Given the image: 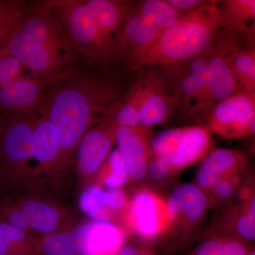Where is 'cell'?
<instances>
[{
  "label": "cell",
  "mask_w": 255,
  "mask_h": 255,
  "mask_svg": "<svg viewBox=\"0 0 255 255\" xmlns=\"http://www.w3.org/2000/svg\"><path fill=\"white\" fill-rule=\"evenodd\" d=\"M118 94L112 82L79 74L50 85L38 112L56 131L62 169L71 160L90 127L117 110L122 100Z\"/></svg>",
  "instance_id": "cell-1"
},
{
  "label": "cell",
  "mask_w": 255,
  "mask_h": 255,
  "mask_svg": "<svg viewBox=\"0 0 255 255\" xmlns=\"http://www.w3.org/2000/svg\"><path fill=\"white\" fill-rule=\"evenodd\" d=\"M4 48L46 85L78 74L80 52L59 21L39 4L26 10Z\"/></svg>",
  "instance_id": "cell-2"
},
{
  "label": "cell",
  "mask_w": 255,
  "mask_h": 255,
  "mask_svg": "<svg viewBox=\"0 0 255 255\" xmlns=\"http://www.w3.org/2000/svg\"><path fill=\"white\" fill-rule=\"evenodd\" d=\"M225 27L219 1H206L181 16L152 43L129 53L125 66L135 70L151 65L186 63L209 51Z\"/></svg>",
  "instance_id": "cell-3"
},
{
  "label": "cell",
  "mask_w": 255,
  "mask_h": 255,
  "mask_svg": "<svg viewBox=\"0 0 255 255\" xmlns=\"http://www.w3.org/2000/svg\"><path fill=\"white\" fill-rule=\"evenodd\" d=\"M36 114H14L0 122V189L29 187L35 180L32 165Z\"/></svg>",
  "instance_id": "cell-4"
},
{
  "label": "cell",
  "mask_w": 255,
  "mask_h": 255,
  "mask_svg": "<svg viewBox=\"0 0 255 255\" xmlns=\"http://www.w3.org/2000/svg\"><path fill=\"white\" fill-rule=\"evenodd\" d=\"M39 4L59 21L77 49L89 62L106 69L115 60L87 1L48 0Z\"/></svg>",
  "instance_id": "cell-5"
},
{
  "label": "cell",
  "mask_w": 255,
  "mask_h": 255,
  "mask_svg": "<svg viewBox=\"0 0 255 255\" xmlns=\"http://www.w3.org/2000/svg\"><path fill=\"white\" fill-rule=\"evenodd\" d=\"M167 199L169 228L161 243L167 253L181 251L204 236V226L211 209L205 193L193 182L182 183Z\"/></svg>",
  "instance_id": "cell-6"
},
{
  "label": "cell",
  "mask_w": 255,
  "mask_h": 255,
  "mask_svg": "<svg viewBox=\"0 0 255 255\" xmlns=\"http://www.w3.org/2000/svg\"><path fill=\"white\" fill-rule=\"evenodd\" d=\"M203 236L229 238L253 244L255 241V162L249 161L233 201L214 214Z\"/></svg>",
  "instance_id": "cell-7"
},
{
  "label": "cell",
  "mask_w": 255,
  "mask_h": 255,
  "mask_svg": "<svg viewBox=\"0 0 255 255\" xmlns=\"http://www.w3.org/2000/svg\"><path fill=\"white\" fill-rule=\"evenodd\" d=\"M238 40L233 32L224 28L210 50L205 88L192 117H201L206 121L217 104L241 91L227 58L230 48Z\"/></svg>",
  "instance_id": "cell-8"
},
{
  "label": "cell",
  "mask_w": 255,
  "mask_h": 255,
  "mask_svg": "<svg viewBox=\"0 0 255 255\" xmlns=\"http://www.w3.org/2000/svg\"><path fill=\"white\" fill-rule=\"evenodd\" d=\"M126 231L140 241L161 242L169 228L165 196L149 187L137 189L121 215Z\"/></svg>",
  "instance_id": "cell-9"
},
{
  "label": "cell",
  "mask_w": 255,
  "mask_h": 255,
  "mask_svg": "<svg viewBox=\"0 0 255 255\" xmlns=\"http://www.w3.org/2000/svg\"><path fill=\"white\" fill-rule=\"evenodd\" d=\"M255 117V94L241 90L221 101L206 119L210 131L233 139L248 138Z\"/></svg>",
  "instance_id": "cell-10"
},
{
  "label": "cell",
  "mask_w": 255,
  "mask_h": 255,
  "mask_svg": "<svg viewBox=\"0 0 255 255\" xmlns=\"http://www.w3.org/2000/svg\"><path fill=\"white\" fill-rule=\"evenodd\" d=\"M112 114L90 128L77 147L76 165L85 182L96 177L116 145V129Z\"/></svg>",
  "instance_id": "cell-11"
},
{
  "label": "cell",
  "mask_w": 255,
  "mask_h": 255,
  "mask_svg": "<svg viewBox=\"0 0 255 255\" xmlns=\"http://www.w3.org/2000/svg\"><path fill=\"white\" fill-rule=\"evenodd\" d=\"M154 134L141 126L116 129V145L125 161L129 181L142 182L147 179V171L152 157L151 140Z\"/></svg>",
  "instance_id": "cell-12"
},
{
  "label": "cell",
  "mask_w": 255,
  "mask_h": 255,
  "mask_svg": "<svg viewBox=\"0 0 255 255\" xmlns=\"http://www.w3.org/2000/svg\"><path fill=\"white\" fill-rule=\"evenodd\" d=\"M145 93L140 111V126L150 128L165 123L179 103V92L170 95L164 88L157 70L150 68L142 73Z\"/></svg>",
  "instance_id": "cell-13"
},
{
  "label": "cell",
  "mask_w": 255,
  "mask_h": 255,
  "mask_svg": "<svg viewBox=\"0 0 255 255\" xmlns=\"http://www.w3.org/2000/svg\"><path fill=\"white\" fill-rule=\"evenodd\" d=\"M249 161L248 152L234 149H215L204 159L192 182L207 194L219 179L244 172Z\"/></svg>",
  "instance_id": "cell-14"
},
{
  "label": "cell",
  "mask_w": 255,
  "mask_h": 255,
  "mask_svg": "<svg viewBox=\"0 0 255 255\" xmlns=\"http://www.w3.org/2000/svg\"><path fill=\"white\" fill-rule=\"evenodd\" d=\"M46 85L34 77L23 76L0 90V113L36 114Z\"/></svg>",
  "instance_id": "cell-15"
},
{
  "label": "cell",
  "mask_w": 255,
  "mask_h": 255,
  "mask_svg": "<svg viewBox=\"0 0 255 255\" xmlns=\"http://www.w3.org/2000/svg\"><path fill=\"white\" fill-rule=\"evenodd\" d=\"M31 157L36 179L38 174L50 176L62 170L61 152L56 131L48 119L39 116L33 130Z\"/></svg>",
  "instance_id": "cell-16"
},
{
  "label": "cell",
  "mask_w": 255,
  "mask_h": 255,
  "mask_svg": "<svg viewBox=\"0 0 255 255\" xmlns=\"http://www.w3.org/2000/svg\"><path fill=\"white\" fill-rule=\"evenodd\" d=\"M106 45L114 59L118 58V45L124 23L131 11L130 2L118 0H87Z\"/></svg>",
  "instance_id": "cell-17"
},
{
  "label": "cell",
  "mask_w": 255,
  "mask_h": 255,
  "mask_svg": "<svg viewBox=\"0 0 255 255\" xmlns=\"http://www.w3.org/2000/svg\"><path fill=\"white\" fill-rule=\"evenodd\" d=\"M212 147L210 130L202 126L184 127L179 145L168 159L173 175L204 158Z\"/></svg>",
  "instance_id": "cell-18"
},
{
  "label": "cell",
  "mask_w": 255,
  "mask_h": 255,
  "mask_svg": "<svg viewBox=\"0 0 255 255\" xmlns=\"http://www.w3.org/2000/svg\"><path fill=\"white\" fill-rule=\"evenodd\" d=\"M210 51V50H209ZM209 51L187 63L179 79V107L187 117H192L205 88Z\"/></svg>",
  "instance_id": "cell-19"
},
{
  "label": "cell",
  "mask_w": 255,
  "mask_h": 255,
  "mask_svg": "<svg viewBox=\"0 0 255 255\" xmlns=\"http://www.w3.org/2000/svg\"><path fill=\"white\" fill-rule=\"evenodd\" d=\"M226 28L244 44L255 42V0L219 1Z\"/></svg>",
  "instance_id": "cell-20"
},
{
  "label": "cell",
  "mask_w": 255,
  "mask_h": 255,
  "mask_svg": "<svg viewBox=\"0 0 255 255\" xmlns=\"http://www.w3.org/2000/svg\"><path fill=\"white\" fill-rule=\"evenodd\" d=\"M28 220L32 234L43 235V237L58 232L63 218L60 207L36 198L25 197L15 201Z\"/></svg>",
  "instance_id": "cell-21"
},
{
  "label": "cell",
  "mask_w": 255,
  "mask_h": 255,
  "mask_svg": "<svg viewBox=\"0 0 255 255\" xmlns=\"http://www.w3.org/2000/svg\"><path fill=\"white\" fill-rule=\"evenodd\" d=\"M125 231V228L112 221H92L90 223L85 250L95 255H118L126 245Z\"/></svg>",
  "instance_id": "cell-22"
},
{
  "label": "cell",
  "mask_w": 255,
  "mask_h": 255,
  "mask_svg": "<svg viewBox=\"0 0 255 255\" xmlns=\"http://www.w3.org/2000/svg\"><path fill=\"white\" fill-rule=\"evenodd\" d=\"M161 32L153 23L132 7L124 23L118 45V58L132 50L147 46L158 38Z\"/></svg>",
  "instance_id": "cell-23"
},
{
  "label": "cell",
  "mask_w": 255,
  "mask_h": 255,
  "mask_svg": "<svg viewBox=\"0 0 255 255\" xmlns=\"http://www.w3.org/2000/svg\"><path fill=\"white\" fill-rule=\"evenodd\" d=\"M90 223L41 238L40 255H78L85 249Z\"/></svg>",
  "instance_id": "cell-24"
},
{
  "label": "cell",
  "mask_w": 255,
  "mask_h": 255,
  "mask_svg": "<svg viewBox=\"0 0 255 255\" xmlns=\"http://www.w3.org/2000/svg\"><path fill=\"white\" fill-rule=\"evenodd\" d=\"M145 87L142 74L135 80L117 110L112 114L114 124L119 127L140 126V111L145 98Z\"/></svg>",
  "instance_id": "cell-25"
},
{
  "label": "cell",
  "mask_w": 255,
  "mask_h": 255,
  "mask_svg": "<svg viewBox=\"0 0 255 255\" xmlns=\"http://www.w3.org/2000/svg\"><path fill=\"white\" fill-rule=\"evenodd\" d=\"M41 238L0 222V255H40Z\"/></svg>",
  "instance_id": "cell-26"
},
{
  "label": "cell",
  "mask_w": 255,
  "mask_h": 255,
  "mask_svg": "<svg viewBox=\"0 0 255 255\" xmlns=\"http://www.w3.org/2000/svg\"><path fill=\"white\" fill-rule=\"evenodd\" d=\"M255 250L254 245L250 243L229 238L206 237L182 255H250Z\"/></svg>",
  "instance_id": "cell-27"
},
{
  "label": "cell",
  "mask_w": 255,
  "mask_h": 255,
  "mask_svg": "<svg viewBox=\"0 0 255 255\" xmlns=\"http://www.w3.org/2000/svg\"><path fill=\"white\" fill-rule=\"evenodd\" d=\"M135 9L153 23L161 33L173 26L182 16L167 0H144L137 3Z\"/></svg>",
  "instance_id": "cell-28"
},
{
  "label": "cell",
  "mask_w": 255,
  "mask_h": 255,
  "mask_svg": "<svg viewBox=\"0 0 255 255\" xmlns=\"http://www.w3.org/2000/svg\"><path fill=\"white\" fill-rule=\"evenodd\" d=\"M97 175V185L107 189L122 188L128 182V170L117 147L110 152Z\"/></svg>",
  "instance_id": "cell-29"
},
{
  "label": "cell",
  "mask_w": 255,
  "mask_h": 255,
  "mask_svg": "<svg viewBox=\"0 0 255 255\" xmlns=\"http://www.w3.org/2000/svg\"><path fill=\"white\" fill-rule=\"evenodd\" d=\"M20 1H0V50L9 43L16 25L26 11Z\"/></svg>",
  "instance_id": "cell-30"
},
{
  "label": "cell",
  "mask_w": 255,
  "mask_h": 255,
  "mask_svg": "<svg viewBox=\"0 0 255 255\" xmlns=\"http://www.w3.org/2000/svg\"><path fill=\"white\" fill-rule=\"evenodd\" d=\"M79 207L82 212L96 220L109 221L112 216L106 206L105 189L97 184L87 187L82 193Z\"/></svg>",
  "instance_id": "cell-31"
},
{
  "label": "cell",
  "mask_w": 255,
  "mask_h": 255,
  "mask_svg": "<svg viewBox=\"0 0 255 255\" xmlns=\"http://www.w3.org/2000/svg\"><path fill=\"white\" fill-rule=\"evenodd\" d=\"M243 172L219 179L206 194L211 209L216 213L226 208L233 201L241 184Z\"/></svg>",
  "instance_id": "cell-32"
},
{
  "label": "cell",
  "mask_w": 255,
  "mask_h": 255,
  "mask_svg": "<svg viewBox=\"0 0 255 255\" xmlns=\"http://www.w3.org/2000/svg\"><path fill=\"white\" fill-rule=\"evenodd\" d=\"M184 127L172 128L154 135L151 140L152 155L169 157L179 145L184 135Z\"/></svg>",
  "instance_id": "cell-33"
},
{
  "label": "cell",
  "mask_w": 255,
  "mask_h": 255,
  "mask_svg": "<svg viewBox=\"0 0 255 255\" xmlns=\"http://www.w3.org/2000/svg\"><path fill=\"white\" fill-rule=\"evenodd\" d=\"M0 222L33 235L27 217L15 201H6L0 204Z\"/></svg>",
  "instance_id": "cell-34"
},
{
  "label": "cell",
  "mask_w": 255,
  "mask_h": 255,
  "mask_svg": "<svg viewBox=\"0 0 255 255\" xmlns=\"http://www.w3.org/2000/svg\"><path fill=\"white\" fill-rule=\"evenodd\" d=\"M173 176L168 157L152 155L147 171V179L157 183Z\"/></svg>",
  "instance_id": "cell-35"
},
{
  "label": "cell",
  "mask_w": 255,
  "mask_h": 255,
  "mask_svg": "<svg viewBox=\"0 0 255 255\" xmlns=\"http://www.w3.org/2000/svg\"><path fill=\"white\" fill-rule=\"evenodd\" d=\"M130 198L122 188L105 189V202L107 209L113 216L122 215L128 204Z\"/></svg>",
  "instance_id": "cell-36"
},
{
  "label": "cell",
  "mask_w": 255,
  "mask_h": 255,
  "mask_svg": "<svg viewBox=\"0 0 255 255\" xmlns=\"http://www.w3.org/2000/svg\"><path fill=\"white\" fill-rule=\"evenodd\" d=\"M167 1L181 16L191 12L206 2L204 0H167Z\"/></svg>",
  "instance_id": "cell-37"
},
{
  "label": "cell",
  "mask_w": 255,
  "mask_h": 255,
  "mask_svg": "<svg viewBox=\"0 0 255 255\" xmlns=\"http://www.w3.org/2000/svg\"><path fill=\"white\" fill-rule=\"evenodd\" d=\"M142 241L140 243H131V244L125 245L122 248L118 255H139L141 249Z\"/></svg>",
  "instance_id": "cell-38"
},
{
  "label": "cell",
  "mask_w": 255,
  "mask_h": 255,
  "mask_svg": "<svg viewBox=\"0 0 255 255\" xmlns=\"http://www.w3.org/2000/svg\"><path fill=\"white\" fill-rule=\"evenodd\" d=\"M249 138V145H248V155L255 157V117L252 124L251 134Z\"/></svg>",
  "instance_id": "cell-39"
},
{
  "label": "cell",
  "mask_w": 255,
  "mask_h": 255,
  "mask_svg": "<svg viewBox=\"0 0 255 255\" xmlns=\"http://www.w3.org/2000/svg\"><path fill=\"white\" fill-rule=\"evenodd\" d=\"M139 255H157L155 249H154L153 244L142 242L141 249H140Z\"/></svg>",
  "instance_id": "cell-40"
},
{
  "label": "cell",
  "mask_w": 255,
  "mask_h": 255,
  "mask_svg": "<svg viewBox=\"0 0 255 255\" xmlns=\"http://www.w3.org/2000/svg\"><path fill=\"white\" fill-rule=\"evenodd\" d=\"M247 45L249 46L250 50H251L252 55H253V58H254L255 65V43H252V44Z\"/></svg>",
  "instance_id": "cell-41"
},
{
  "label": "cell",
  "mask_w": 255,
  "mask_h": 255,
  "mask_svg": "<svg viewBox=\"0 0 255 255\" xmlns=\"http://www.w3.org/2000/svg\"><path fill=\"white\" fill-rule=\"evenodd\" d=\"M78 255H95L94 254H92V253H90V252L85 251V250H84L83 251L81 252V253H80Z\"/></svg>",
  "instance_id": "cell-42"
},
{
  "label": "cell",
  "mask_w": 255,
  "mask_h": 255,
  "mask_svg": "<svg viewBox=\"0 0 255 255\" xmlns=\"http://www.w3.org/2000/svg\"><path fill=\"white\" fill-rule=\"evenodd\" d=\"M250 255H255V250L253 252V253H251Z\"/></svg>",
  "instance_id": "cell-43"
}]
</instances>
